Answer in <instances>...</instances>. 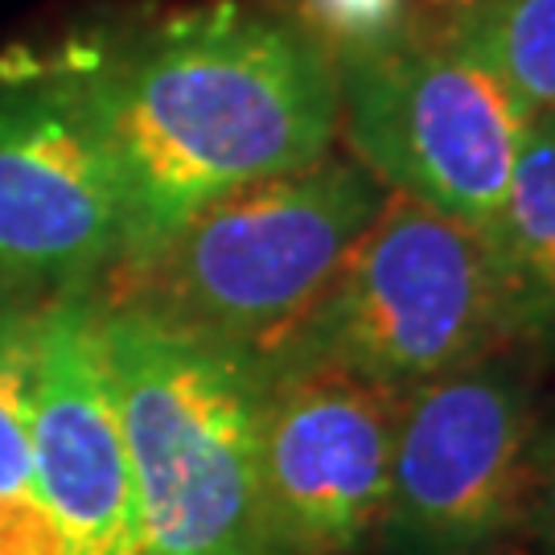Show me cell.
Listing matches in <instances>:
<instances>
[{
  "mask_svg": "<svg viewBox=\"0 0 555 555\" xmlns=\"http://www.w3.org/2000/svg\"><path fill=\"white\" fill-rule=\"evenodd\" d=\"M522 539H535L543 555H555V420L552 424H539L535 444H531Z\"/></svg>",
  "mask_w": 555,
  "mask_h": 555,
  "instance_id": "cell-14",
  "label": "cell"
},
{
  "mask_svg": "<svg viewBox=\"0 0 555 555\" xmlns=\"http://www.w3.org/2000/svg\"><path fill=\"white\" fill-rule=\"evenodd\" d=\"M428 9H437V13H449V9H456V4H465V0H424Z\"/></svg>",
  "mask_w": 555,
  "mask_h": 555,
  "instance_id": "cell-15",
  "label": "cell"
},
{
  "mask_svg": "<svg viewBox=\"0 0 555 555\" xmlns=\"http://www.w3.org/2000/svg\"><path fill=\"white\" fill-rule=\"evenodd\" d=\"M293 17L330 50H371L412 25V0H293Z\"/></svg>",
  "mask_w": 555,
  "mask_h": 555,
  "instance_id": "cell-13",
  "label": "cell"
},
{
  "mask_svg": "<svg viewBox=\"0 0 555 555\" xmlns=\"http://www.w3.org/2000/svg\"><path fill=\"white\" fill-rule=\"evenodd\" d=\"M383 198L375 173L325 153L194 210L95 293L259 366L325 297Z\"/></svg>",
  "mask_w": 555,
  "mask_h": 555,
  "instance_id": "cell-2",
  "label": "cell"
},
{
  "mask_svg": "<svg viewBox=\"0 0 555 555\" xmlns=\"http://www.w3.org/2000/svg\"><path fill=\"white\" fill-rule=\"evenodd\" d=\"M128 219L100 119L70 59L0 79V297L100 288Z\"/></svg>",
  "mask_w": 555,
  "mask_h": 555,
  "instance_id": "cell-7",
  "label": "cell"
},
{
  "mask_svg": "<svg viewBox=\"0 0 555 555\" xmlns=\"http://www.w3.org/2000/svg\"><path fill=\"white\" fill-rule=\"evenodd\" d=\"M539 366L535 350L502 346L399 399L378 555H515Z\"/></svg>",
  "mask_w": 555,
  "mask_h": 555,
  "instance_id": "cell-6",
  "label": "cell"
},
{
  "mask_svg": "<svg viewBox=\"0 0 555 555\" xmlns=\"http://www.w3.org/2000/svg\"><path fill=\"white\" fill-rule=\"evenodd\" d=\"M515 346L486 238L387 190L325 297L259 362V378L341 371L403 399Z\"/></svg>",
  "mask_w": 555,
  "mask_h": 555,
  "instance_id": "cell-4",
  "label": "cell"
},
{
  "mask_svg": "<svg viewBox=\"0 0 555 555\" xmlns=\"http://www.w3.org/2000/svg\"><path fill=\"white\" fill-rule=\"evenodd\" d=\"M38 300L0 297V555H66L46 511L29 433V358Z\"/></svg>",
  "mask_w": 555,
  "mask_h": 555,
  "instance_id": "cell-11",
  "label": "cell"
},
{
  "mask_svg": "<svg viewBox=\"0 0 555 555\" xmlns=\"http://www.w3.org/2000/svg\"><path fill=\"white\" fill-rule=\"evenodd\" d=\"M399 399L341 371L263 378L259 502L272 555L375 552Z\"/></svg>",
  "mask_w": 555,
  "mask_h": 555,
  "instance_id": "cell-8",
  "label": "cell"
},
{
  "mask_svg": "<svg viewBox=\"0 0 555 555\" xmlns=\"http://www.w3.org/2000/svg\"><path fill=\"white\" fill-rule=\"evenodd\" d=\"M70 62L116 165L128 219L119 263L202 206L334 153V54L288 9L215 0Z\"/></svg>",
  "mask_w": 555,
  "mask_h": 555,
  "instance_id": "cell-1",
  "label": "cell"
},
{
  "mask_svg": "<svg viewBox=\"0 0 555 555\" xmlns=\"http://www.w3.org/2000/svg\"><path fill=\"white\" fill-rule=\"evenodd\" d=\"M511 337L555 358V116H535L518 144L511 185L486 231Z\"/></svg>",
  "mask_w": 555,
  "mask_h": 555,
  "instance_id": "cell-10",
  "label": "cell"
},
{
  "mask_svg": "<svg viewBox=\"0 0 555 555\" xmlns=\"http://www.w3.org/2000/svg\"><path fill=\"white\" fill-rule=\"evenodd\" d=\"M100 337L132 461L140 555H272L256 362L107 300Z\"/></svg>",
  "mask_w": 555,
  "mask_h": 555,
  "instance_id": "cell-3",
  "label": "cell"
},
{
  "mask_svg": "<svg viewBox=\"0 0 555 555\" xmlns=\"http://www.w3.org/2000/svg\"><path fill=\"white\" fill-rule=\"evenodd\" d=\"M437 17L527 116H555V0H465Z\"/></svg>",
  "mask_w": 555,
  "mask_h": 555,
  "instance_id": "cell-12",
  "label": "cell"
},
{
  "mask_svg": "<svg viewBox=\"0 0 555 555\" xmlns=\"http://www.w3.org/2000/svg\"><path fill=\"white\" fill-rule=\"evenodd\" d=\"M29 433L41 498L66 555H140L132 461L103 358L95 288L38 300Z\"/></svg>",
  "mask_w": 555,
  "mask_h": 555,
  "instance_id": "cell-9",
  "label": "cell"
},
{
  "mask_svg": "<svg viewBox=\"0 0 555 555\" xmlns=\"http://www.w3.org/2000/svg\"><path fill=\"white\" fill-rule=\"evenodd\" d=\"M337 137L387 190L490 231L531 116L440 17L337 54Z\"/></svg>",
  "mask_w": 555,
  "mask_h": 555,
  "instance_id": "cell-5",
  "label": "cell"
}]
</instances>
